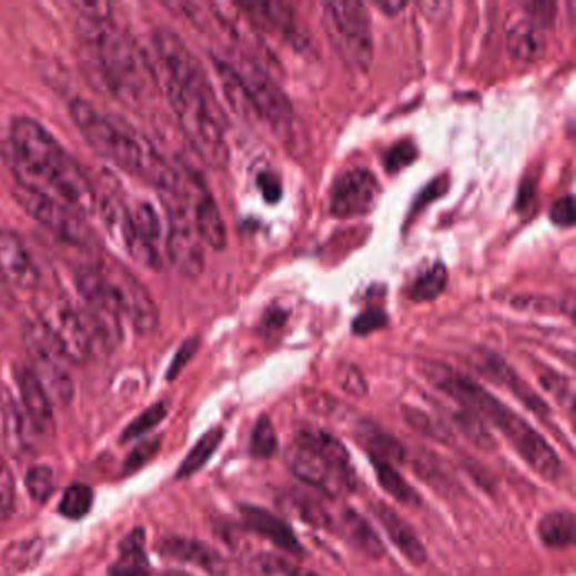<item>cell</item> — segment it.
I'll return each instance as SVG.
<instances>
[{"label": "cell", "mask_w": 576, "mask_h": 576, "mask_svg": "<svg viewBox=\"0 0 576 576\" xmlns=\"http://www.w3.org/2000/svg\"><path fill=\"white\" fill-rule=\"evenodd\" d=\"M191 219L195 226L196 235L203 245H209L213 251H223L226 245V226L215 199L210 193L202 178L196 176L191 184Z\"/></svg>", "instance_id": "e0dca14e"}, {"label": "cell", "mask_w": 576, "mask_h": 576, "mask_svg": "<svg viewBox=\"0 0 576 576\" xmlns=\"http://www.w3.org/2000/svg\"><path fill=\"white\" fill-rule=\"evenodd\" d=\"M71 8L79 14L80 21H112L113 6L109 2H73Z\"/></svg>", "instance_id": "60d3db41"}, {"label": "cell", "mask_w": 576, "mask_h": 576, "mask_svg": "<svg viewBox=\"0 0 576 576\" xmlns=\"http://www.w3.org/2000/svg\"><path fill=\"white\" fill-rule=\"evenodd\" d=\"M99 267L112 286L121 315L131 322L132 329L139 335L154 332L160 325V310L144 284L134 274L129 273L128 269L115 262H105Z\"/></svg>", "instance_id": "4fadbf2b"}, {"label": "cell", "mask_w": 576, "mask_h": 576, "mask_svg": "<svg viewBox=\"0 0 576 576\" xmlns=\"http://www.w3.org/2000/svg\"><path fill=\"white\" fill-rule=\"evenodd\" d=\"M446 284H448L446 265L443 262H435L411 284L410 297L417 303L436 300L445 291Z\"/></svg>", "instance_id": "f546056e"}, {"label": "cell", "mask_w": 576, "mask_h": 576, "mask_svg": "<svg viewBox=\"0 0 576 576\" xmlns=\"http://www.w3.org/2000/svg\"><path fill=\"white\" fill-rule=\"evenodd\" d=\"M449 181L446 176H438L436 180H433L425 190L421 191L417 199L414 200L413 210L411 213L421 212V210L425 209L430 203L435 202L439 196L445 195L446 190H448Z\"/></svg>", "instance_id": "f6af8a7d"}, {"label": "cell", "mask_w": 576, "mask_h": 576, "mask_svg": "<svg viewBox=\"0 0 576 576\" xmlns=\"http://www.w3.org/2000/svg\"><path fill=\"white\" fill-rule=\"evenodd\" d=\"M79 32L103 85L122 102H138L154 73L128 32L113 21H80Z\"/></svg>", "instance_id": "5b68a950"}, {"label": "cell", "mask_w": 576, "mask_h": 576, "mask_svg": "<svg viewBox=\"0 0 576 576\" xmlns=\"http://www.w3.org/2000/svg\"><path fill=\"white\" fill-rule=\"evenodd\" d=\"M199 347L200 340L196 338V336L186 340V342L181 345L180 351H178V354L174 355L173 362H171L170 368H168V378H170V381H173L176 375H180V372L186 367L188 362L195 357Z\"/></svg>", "instance_id": "bcb514c9"}, {"label": "cell", "mask_w": 576, "mask_h": 576, "mask_svg": "<svg viewBox=\"0 0 576 576\" xmlns=\"http://www.w3.org/2000/svg\"><path fill=\"white\" fill-rule=\"evenodd\" d=\"M93 501L95 495L89 485L73 484L63 492L58 511L67 519L80 521L92 511Z\"/></svg>", "instance_id": "4dcf8cb0"}, {"label": "cell", "mask_w": 576, "mask_h": 576, "mask_svg": "<svg viewBox=\"0 0 576 576\" xmlns=\"http://www.w3.org/2000/svg\"><path fill=\"white\" fill-rule=\"evenodd\" d=\"M16 507V482L11 468L0 456V521L9 519Z\"/></svg>", "instance_id": "74e56055"}, {"label": "cell", "mask_w": 576, "mask_h": 576, "mask_svg": "<svg viewBox=\"0 0 576 576\" xmlns=\"http://www.w3.org/2000/svg\"><path fill=\"white\" fill-rule=\"evenodd\" d=\"M417 160V148L413 141H401L390 149L386 154V171L391 174L400 173Z\"/></svg>", "instance_id": "ab89813d"}, {"label": "cell", "mask_w": 576, "mask_h": 576, "mask_svg": "<svg viewBox=\"0 0 576 576\" xmlns=\"http://www.w3.org/2000/svg\"><path fill=\"white\" fill-rule=\"evenodd\" d=\"M239 511H241L242 521H244L249 530L259 534L277 548L290 553V555H303V546H301L300 539L286 521L281 519L276 514L262 509V507L249 506V504L241 506Z\"/></svg>", "instance_id": "d6986e66"}, {"label": "cell", "mask_w": 576, "mask_h": 576, "mask_svg": "<svg viewBox=\"0 0 576 576\" xmlns=\"http://www.w3.org/2000/svg\"><path fill=\"white\" fill-rule=\"evenodd\" d=\"M286 462L297 478L330 497H343L357 488L348 449L322 430H301L287 446Z\"/></svg>", "instance_id": "8992f818"}, {"label": "cell", "mask_w": 576, "mask_h": 576, "mask_svg": "<svg viewBox=\"0 0 576 576\" xmlns=\"http://www.w3.org/2000/svg\"><path fill=\"white\" fill-rule=\"evenodd\" d=\"M223 436H225V430L213 428L209 433L199 439L193 448L188 453L186 458L181 462L180 468L176 472V478L184 481L190 478L191 475H195L196 472L202 471L209 459L212 458L213 453L219 449L220 443H222Z\"/></svg>", "instance_id": "f1b7e54d"}, {"label": "cell", "mask_w": 576, "mask_h": 576, "mask_svg": "<svg viewBox=\"0 0 576 576\" xmlns=\"http://www.w3.org/2000/svg\"><path fill=\"white\" fill-rule=\"evenodd\" d=\"M164 202L170 215L166 247L171 264L184 277H199L205 269V251L191 219L190 188L164 196Z\"/></svg>", "instance_id": "30bf717a"}, {"label": "cell", "mask_w": 576, "mask_h": 576, "mask_svg": "<svg viewBox=\"0 0 576 576\" xmlns=\"http://www.w3.org/2000/svg\"><path fill=\"white\" fill-rule=\"evenodd\" d=\"M4 158L21 186L63 203L85 219L99 209L95 188L85 171L34 119L26 115L12 119L11 141L4 149Z\"/></svg>", "instance_id": "7a4b0ae2"}, {"label": "cell", "mask_w": 576, "mask_h": 576, "mask_svg": "<svg viewBox=\"0 0 576 576\" xmlns=\"http://www.w3.org/2000/svg\"><path fill=\"white\" fill-rule=\"evenodd\" d=\"M14 378L22 407H24L26 416L31 421L32 428L43 435H53V401L48 396L47 390L41 386V382L36 378L28 365H16Z\"/></svg>", "instance_id": "ac0fdd59"}, {"label": "cell", "mask_w": 576, "mask_h": 576, "mask_svg": "<svg viewBox=\"0 0 576 576\" xmlns=\"http://www.w3.org/2000/svg\"><path fill=\"white\" fill-rule=\"evenodd\" d=\"M0 280L19 287L31 291L40 286V269L36 265L31 252L24 242L12 234L11 230L0 226Z\"/></svg>", "instance_id": "2e32d148"}, {"label": "cell", "mask_w": 576, "mask_h": 576, "mask_svg": "<svg viewBox=\"0 0 576 576\" xmlns=\"http://www.w3.org/2000/svg\"><path fill=\"white\" fill-rule=\"evenodd\" d=\"M161 555L178 562L190 563L205 569L210 575L225 576L229 572V563L212 546L188 537H168L158 546Z\"/></svg>", "instance_id": "44dd1931"}, {"label": "cell", "mask_w": 576, "mask_h": 576, "mask_svg": "<svg viewBox=\"0 0 576 576\" xmlns=\"http://www.w3.org/2000/svg\"><path fill=\"white\" fill-rule=\"evenodd\" d=\"M257 188L261 190L262 199L274 205L283 199V184H281L280 176L273 171H262L257 176Z\"/></svg>", "instance_id": "ee69618b"}, {"label": "cell", "mask_w": 576, "mask_h": 576, "mask_svg": "<svg viewBox=\"0 0 576 576\" xmlns=\"http://www.w3.org/2000/svg\"><path fill=\"white\" fill-rule=\"evenodd\" d=\"M378 9L386 16H396L400 14L401 11L407 8L406 2H397V0H387V2H377Z\"/></svg>", "instance_id": "816d5d0a"}, {"label": "cell", "mask_w": 576, "mask_h": 576, "mask_svg": "<svg viewBox=\"0 0 576 576\" xmlns=\"http://www.w3.org/2000/svg\"><path fill=\"white\" fill-rule=\"evenodd\" d=\"M2 411H4V436L6 442H8V446L14 452L22 448L24 445V439H22V417L19 414V407L16 406L14 401L9 394H6L4 406H2Z\"/></svg>", "instance_id": "8d00e7d4"}, {"label": "cell", "mask_w": 576, "mask_h": 576, "mask_svg": "<svg viewBox=\"0 0 576 576\" xmlns=\"http://www.w3.org/2000/svg\"><path fill=\"white\" fill-rule=\"evenodd\" d=\"M24 342L29 352V365L32 374L47 390L51 401L68 406L73 400V378L64 367V358L48 338L40 323L31 322L24 329Z\"/></svg>", "instance_id": "7c38bea8"}, {"label": "cell", "mask_w": 576, "mask_h": 576, "mask_svg": "<svg viewBox=\"0 0 576 576\" xmlns=\"http://www.w3.org/2000/svg\"><path fill=\"white\" fill-rule=\"evenodd\" d=\"M542 384L546 390L552 391L559 401L568 400L569 404H573L572 393H569L568 382L565 377H559L555 372H546L542 375Z\"/></svg>", "instance_id": "681fc988"}, {"label": "cell", "mask_w": 576, "mask_h": 576, "mask_svg": "<svg viewBox=\"0 0 576 576\" xmlns=\"http://www.w3.org/2000/svg\"><path fill=\"white\" fill-rule=\"evenodd\" d=\"M152 44L158 67L154 77L163 87L191 149L209 166L216 170L226 166L230 152L225 115L202 64L171 29H158Z\"/></svg>", "instance_id": "6da1fadb"}, {"label": "cell", "mask_w": 576, "mask_h": 576, "mask_svg": "<svg viewBox=\"0 0 576 576\" xmlns=\"http://www.w3.org/2000/svg\"><path fill=\"white\" fill-rule=\"evenodd\" d=\"M371 462L377 474L378 484L391 497L396 498L397 503L404 504V506H420V494L414 491V487H411L410 482L400 474L393 464L382 462V459H371Z\"/></svg>", "instance_id": "4316f807"}, {"label": "cell", "mask_w": 576, "mask_h": 576, "mask_svg": "<svg viewBox=\"0 0 576 576\" xmlns=\"http://www.w3.org/2000/svg\"><path fill=\"white\" fill-rule=\"evenodd\" d=\"M24 484L34 503L47 504L57 488V475L48 465H34L26 472Z\"/></svg>", "instance_id": "1f68e13d"}, {"label": "cell", "mask_w": 576, "mask_h": 576, "mask_svg": "<svg viewBox=\"0 0 576 576\" xmlns=\"http://www.w3.org/2000/svg\"><path fill=\"white\" fill-rule=\"evenodd\" d=\"M484 372L488 375V377L494 378V381L501 382L507 390H511V393L514 396L519 397L530 411L539 414V416H548L549 407L542 397L537 396L529 386H527L526 382L506 364V362L501 361L498 357L485 358L484 361Z\"/></svg>", "instance_id": "cb8c5ba5"}, {"label": "cell", "mask_w": 576, "mask_h": 576, "mask_svg": "<svg viewBox=\"0 0 576 576\" xmlns=\"http://www.w3.org/2000/svg\"><path fill=\"white\" fill-rule=\"evenodd\" d=\"M336 382L342 391L351 396L362 397L367 394V381L355 365L342 364L336 368Z\"/></svg>", "instance_id": "f35d334b"}, {"label": "cell", "mask_w": 576, "mask_h": 576, "mask_svg": "<svg viewBox=\"0 0 576 576\" xmlns=\"http://www.w3.org/2000/svg\"><path fill=\"white\" fill-rule=\"evenodd\" d=\"M229 63L238 71L255 118L265 122L276 134H287L293 128L294 110L283 89L264 68L244 54H239L238 60Z\"/></svg>", "instance_id": "ba28073f"}, {"label": "cell", "mask_w": 576, "mask_h": 576, "mask_svg": "<svg viewBox=\"0 0 576 576\" xmlns=\"http://www.w3.org/2000/svg\"><path fill=\"white\" fill-rule=\"evenodd\" d=\"M70 115L97 154L154 184L163 196L178 195L183 191L184 168L178 170L168 163L160 152L152 148L151 142L141 135L125 131L121 125L110 121L87 100H71Z\"/></svg>", "instance_id": "277c9868"}, {"label": "cell", "mask_w": 576, "mask_h": 576, "mask_svg": "<svg viewBox=\"0 0 576 576\" xmlns=\"http://www.w3.org/2000/svg\"><path fill=\"white\" fill-rule=\"evenodd\" d=\"M12 196L32 220L50 230L51 234L67 241L68 244L89 245L93 241L92 229L87 223L85 216L74 212L70 206L34 193L18 183L12 188Z\"/></svg>", "instance_id": "8fae6325"}, {"label": "cell", "mask_w": 576, "mask_h": 576, "mask_svg": "<svg viewBox=\"0 0 576 576\" xmlns=\"http://www.w3.org/2000/svg\"><path fill=\"white\" fill-rule=\"evenodd\" d=\"M48 338L70 364H83L93 355L92 340L82 312L64 297H43L38 304V320Z\"/></svg>", "instance_id": "9c48e42d"}, {"label": "cell", "mask_w": 576, "mask_h": 576, "mask_svg": "<svg viewBox=\"0 0 576 576\" xmlns=\"http://www.w3.org/2000/svg\"><path fill=\"white\" fill-rule=\"evenodd\" d=\"M323 26L340 57L351 68L367 71L374 60V32L367 6L357 0L323 2Z\"/></svg>", "instance_id": "52a82bcc"}, {"label": "cell", "mask_w": 576, "mask_h": 576, "mask_svg": "<svg viewBox=\"0 0 576 576\" xmlns=\"http://www.w3.org/2000/svg\"><path fill=\"white\" fill-rule=\"evenodd\" d=\"M455 423L458 425L459 432L464 433L478 448L487 449V452L497 448L494 436L491 435L487 426L484 425V420H481L477 414L464 410L462 413L455 414Z\"/></svg>", "instance_id": "d6a6232c"}, {"label": "cell", "mask_w": 576, "mask_h": 576, "mask_svg": "<svg viewBox=\"0 0 576 576\" xmlns=\"http://www.w3.org/2000/svg\"><path fill=\"white\" fill-rule=\"evenodd\" d=\"M404 420H406L410 428L416 430L421 435L428 436V438L436 439V442H448L449 433L443 426L432 420L428 414L413 407L404 410Z\"/></svg>", "instance_id": "d590c367"}, {"label": "cell", "mask_w": 576, "mask_h": 576, "mask_svg": "<svg viewBox=\"0 0 576 576\" xmlns=\"http://www.w3.org/2000/svg\"><path fill=\"white\" fill-rule=\"evenodd\" d=\"M158 448H160V439H148V442L139 443L125 462V472L131 474V472L144 467L149 459L156 455Z\"/></svg>", "instance_id": "7bdbcfd3"}, {"label": "cell", "mask_w": 576, "mask_h": 576, "mask_svg": "<svg viewBox=\"0 0 576 576\" xmlns=\"http://www.w3.org/2000/svg\"><path fill=\"white\" fill-rule=\"evenodd\" d=\"M575 200H573L572 195L563 196V199L556 200L555 205L552 206V212H549V219L555 225L563 226H573L575 223Z\"/></svg>", "instance_id": "7dc6e473"}, {"label": "cell", "mask_w": 576, "mask_h": 576, "mask_svg": "<svg viewBox=\"0 0 576 576\" xmlns=\"http://www.w3.org/2000/svg\"><path fill=\"white\" fill-rule=\"evenodd\" d=\"M374 516L377 517L381 526L386 530L393 545L403 553L404 558L413 565L421 566L428 558L425 546L421 543L420 537L414 533L413 527L384 503L372 504L371 507Z\"/></svg>", "instance_id": "7402d4cb"}, {"label": "cell", "mask_w": 576, "mask_h": 576, "mask_svg": "<svg viewBox=\"0 0 576 576\" xmlns=\"http://www.w3.org/2000/svg\"><path fill=\"white\" fill-rule=\"evenodd\" d=\"M381 191V183L372 171L365 168L345 171L333 183L330 212L338 219L368 215L374 212Z\"/></svg>", "instance_id": "5bb4252c"}, {"label": "cell", "mask_w": 576, "mask_h": 576, "mask_svg": "<svg viewBox=\"0 0 576 576\" xmlns=\"http://www.w3.org/2000/svg\"><path fill=\"white\" fill-rule=\"evenodd\" d=\"M287 315L283 312V310H269L267 313H265L264 316V325L267 326V329H281V326L286 323Z\"/></svg>", "instance_id": "f907efd6"}, {"label": "cell", "mask_w": 576, "mask_h": 576, "mask_svg": "<svg viewBox=\"0 0 576 576\" xmlns=\"http://www.w3.org/2000/svg\"><path fill=\"white\" fill-rule=\"evenodd\" d=\"M387 323H390V316L386 315V312H382L381 309H371L354 320L352 330H354L355 335L365 336L384 329Z\"/></svg>", "instance_id": "b9f144b4"}, {"label": "cell", "mask_w": 576, "mask_h": 576, "mask_svg": "<svg viewBox=\"0 0 576 576\" xmlns=\"http://www.w3.org/2000/svg\"><path fill=\"white\" fill-rule=\"evenodd\" d=\"M332 533L338 534L343 542H347L352 548L368 558L377 559L384 555V545L374 527L351 507H343L338 513H333Z\"/></svg>", "instance_id": "ffe728a7"}, {"label": "cell", "mask_w": 576, "mask_h": 576, "mask_svg": "<svg viewBox=\"0 0 576 576\" xmlns=\"http://www.w3.org/2000/svg\"><path fill=\"white\" fill-rule=\"evenodd\" d=\"M166 414L168 403L161 401V403L152 404L151 407H148L141 416L135 417L131 425L125 428V432L122 433V442H131V439L139 438V436L151 432L154 426L160 425L161 421L166 417Z\"/></svg>", "instance_id": "e575fe53"}, {"label": "cell", "mask_w": 576, "mask_h": 576, "mask_svg": "<svg viewBox=\"0 0 576 576\" xmlns=\"http://www.w3.org/2000/svg\"><path fill=\"white\" fill-rule=\"evenodd\" d=\"M306 576H316V575H306Z\"/></svg>", "instance_id": "f5cc1de1"}, {"label": "cell", "mask_w": 576, "mask_h": 576, "mask_svg": "<svg viewBox=\"0 0 576 576\" xmlns=\"http://www.w3.org/2000/svg\"><path fill=\"white\" fill-rule=\"evenodd\" d=\"M235 8L254 28L277 36L297 50L309 44L310 40L297 21V12L290 2H238Z\"/></svg>", "instance_id": "9a60e30c"}, {"label": "cell", "mask_w": 576, "mask_h": 576, "mask_svg": "<svg viewBox=\"0 0 576 576\" xmlns=\"http://www.w3.org/2000/svg\"><path fill=\"white\" fill-rule=\"evenodd\" d=\"M112 576H151L144 549V530L135 529L121 545L118 562L110 568Z\"/></svg>", "instance_id": "484cf974"}, {"label": "cell", "mask_w": 576, "mask_h": 576, "mask_svg": "<svg viewBox=\"0 0 576 576\" xmlns=\"http://www.w3.org/2000/svg\"><path fill=\"white\" fill-rule=\"evenodd\" d=\"M524 8L529 11L530 21L542 26L543 29L552 24L553 19H555L556 4H553V2H527Z\"/></svg>", "instance_id": "c3c4849f"}, {"label": "cell", "mask_w": 576, "mask_h": 576, "mask_svg": "<svg viewBox=\"0 0 576 576\" xmlns=\"http://www.w3.org/2000/svg\"><path fill=\"white\" fill-rule=\"evenodd\" d=\"M576 521L569 511H553L537 524V536L549 549H566L575 545Z\"/></svg>", "instance_id": "d4e9b609"}, {"label": "cell", "mask_w": 576, "mask_h": 576, "mask_svg": "<svg viewBox=\"0 0 576 576\" xmlns=\"http://www.w3.org/2000/svg\"><path fill=\"white\" fill-rule=\"evenodd\" d=\"M546 50H548V40H546L545 29L530 19L516 22L507 31V51L521 63H536L545 57Z\"/></svg>", "instance_id": "603a6c76"}, {"label": "cell", "mask_w": 576, "mask_h": 576, "mask_svg": "<svg viewBox=\"0 0 576 576\" xmlns=\"http://www.w3.org/2000/svg\"><path fill=\"white\" fill-rule=\"evenodd\" d=\"M358 445L364 446L371 459H382V462H390L394 465L401 464L406 458L403 445L393 436L386 435L374 426L362 430L361 435H358Z\"/></svg>", "instance_id": "83f0119b"}, {"label": "cell", "mask_w": 576, "mask_h": 576, "mask_svg": "<svg viewBox=\"0 0 576 576\" xmlns=\"http://www.w3.org/2000/svg\"><path fill=\"white\" fill-rule=\"evenodd\" d=\"M277 436L273 421L269 416H261L255 423L251 436V455L255 458H273L277 453Z\"/></svg>", "instance_id": "836d02e7"}, {"label": "cell", "mask_w": 576, "mask_h": 576, "mask_svg": "<svg viewBox=\"0 0 576 576\" xmlns=\"http://www.w3.org/2000/svg\"><path fill=\"white\" fill-rule=\"evenodd\" d=\"M425 372L426 377L442 393L456 401L465 411L477 414L481 420L491 421L536 474L549 482L562 477L563 462L556 449L516 411L492 396L474 378L459 374L446 365L426 364Z\"/></svg>", "instance_id": "3957f363"}]
</instances>
